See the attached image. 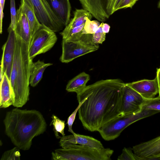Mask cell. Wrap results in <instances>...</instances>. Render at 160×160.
Instances as JSON below:
<instances>
[{
    "label": "cell",
    "mask_w": 160,
    "mask_h": 160,
    "mask_svg": "<svg viewBox=\"0 0 160 160\" xmlns=\"http://www.w3.org/2000/svg\"><path fill=\"white\" fill-rule=\"evenodd\" d=\"M146 100L153 98L159 93L157 77L153 79H143L126 83Z\"/></svg>",
    "instance_id": "obj_12"
},
{
    "label": "cell",
    "mask_w": 160,
    "mask_h": 160,
    "mask_svg": "<svg viewBox=\"0 0 160 160\" xmlns=\"http://www.w3.org/2000/svg\"><path fill=\"white\" fill-rule=\"evenodd\" d=\"M100 24L97 20L91 21L87 17L82 32L85 34H93L97 31Z\"/></svg>",
    "instance_id": "obj_23"
},
{
    "label": "cell",
    "mask_w": 160,
    "mask_h": 160,
    "mask_svg": "<svg viewBox=\"0 0 160 160\" xmlns=\"http://www.w3.org/2000/svg\"><path fill=\"white\" fill-rule=\"evenodd\" d=\"M118 160H140V159L133 152L132 148H124L122 153L118 156Z\"/></svg>",
    "instance_id": "obj_25"
},
{
    "label": "cell",
    "mask_w": 160,
    "mask_h": 160,
    "mask_svg": "<svg viewBox=\"0 0 160 160\" xmlns=\"http://www.w3.org/2000/svg\"><path fill=\"white\" fill-rule=\"evenodd\" d=\"M141 110L160 111V97L158 96L151 99L146 100L142 104Z\"/></svg>",
    "instance_id": "obj_22"
},
{
    "label": "cell",
    "mask_w": 160,
    "mask_h": 160,
    "mask_svg": "<svg viewBox=\"0 0 160 160\" xmlns=\"http://www.w3.org/2000/svg\"><path fill=\"white\" fill-rule=\"evenodd\" d=\"M160 112L158 111L142 110L123 115H120L110 120L98 130L105 140H114L119 136L128 126L142 119Z\"/></svg>",
    "instance_id": "obj_5"
},
{
    "label": "cell",
    "mask_w": 160,
    "mask_h": 160,
    "mask_svg": "<svg viewBox=\"0 0 160 160\" xmlns=\"http://www.w3.org/2000/svg\"><path fill=\"white\" fill-rule=\"evenodd\" d=\"M146 100L125 83L121 108V114H126L141 110L142 106Z\"/></svg>",
    "instance_id": "obj_10"
},
{
    "label": "cell",
    "mask_w": 160,
    "mask_h": 160,
    "mask_svg": "<svg viewBox=\"0 0 160 160\" xmlns=\"http://www.w3.org/2000/svg\"><path fill=\"white\" fill-rule=\"evenodd\" d=\"M53 11L64 26L70 21L71 6L69 0H48Z\"/></svg>",
    "instance_id": "obj_15"
},
{
    "label": "cell",
    "mask_w": 160,
    "mask_h": 160,
    "mask_svg": "<svg viewBox=\"0 0 160 160\" xmlns=\"http://www.w3.org/2000/svg\"><path fill=\"white\" fill-rule=\"evenodd\" d=\"M13 103L10 81L6 74L4 73L0 82V108H7L12 105Z\"/></svg>",
    "instance_id": "obj_16"
},
{
    "label": "cell",
    "mask_w": 160,
    "mask_h": 160,
    "mask_svg": "<svg viewBox=\"0 0 160 160\" xmlns=\"http://www.w3.org/2000/svg\"><path fill=\"white\" fill-rule=\"evenodd\" d=\"M8 35L7 40L2 47V53L0 67L10 79L14 59L17 41V36L14 31L8 27Z\"/></svg>",
    "instance_id": "obj_9"
},
{
    "label": "cell",
    "mask_w": 160,
    "mask_h": 160,
    "mask_svg": "<svg viewBox=\"0 0 160 160\" xmlns=\"http://www.w3.org/2000/svg\"><path fill=\"white\" fill-rule=\"evenodd\" d=\"M89 79V75L82 72L69 81L66 89L68 92H75L77 94L85 88Z\"/></svg>",
    "instance_id": "obj_19"
},
{
    "label": "cell",
    "mask_w": 160,
    "mask_h": 160,
    "mask_svg": "<svg viewBox=\"0 0 160 160\" xmlns=\"http://www.w3.org/2000/svg\"><path fill=\"white\" fill-rule=\"evenodd\" d=\"M59 143L61 147L68 144H77L97 148H104L100 141L93 138L75 133L72 135L62 136L61 138Z\"/></svg>",
    "instance_id": "obj_13"
},
{
    "label": "cell",
    "mask_w": 160,
    "mask_h": 160,
    "mask_svg": "<svg viewBox=\"0 0 160 160\" xmlns=\"http://www.w3.org/2000/svg\"><path fill=\"white\" fill-rule=\"evenodd\" d=\"M73 18L63 30H68L84 24L86 22L87 17L91 20L93 16L89 12L84 9H76L73 12Z\"/></svg>",
    "instance_id": "obj_20"
},
{
    "label": "cell",
    "mask_w": 160,
    "mask_h": 160,
    "mask_svg": "<svg viewBox=\"0 0 160 160\" xmlns=\"http://www.w3.org/2000/svg\"><path fill=\"white\" fill-rule=\"evenodd\" d=\"M3 122L5 134L15 146L24 151L30 149L33 138L43 134L47 126L38 111L18 108L7 112Z\"/></svg>",
    "instance_id": "obj_2"
},
{
    "label": "cell",
    "mask_w": 160,
    "mask_h": 160,
    "mask_svg": "<svg viewBox=\"0 0 160 160\" xmlns=\"http://www.w3.org/2000/svg\"><path fill=\"white\" fill-rule=\"evenodd\" d=\"M114 151L110 148H95L70 144L52 152L53 160H110Z\"/></svg>",
    "instance_id": "obj_4"
},
{
    "label": "cell",
    "mask_w": 160,
    "mask_h": 160,
    "mask_svg": "<svg viewBox=\"0 0 160 160\" xmlns=\"http://www.w3.org/2000/svg\"><path fill=\"white\" fill-rule=\"evenodd\" d=\"M121 0H117L113 8V13L116 11L117 8L118 7V6L120 2H121Z\"/></svg>",
    "instance_id": "obj_33"
},
{
    "label": "cell",
    "mask_w": 160,
    "mask_h": 160,
    "mask_svg": "<svg viewBox=\"0 0 160 160\" xmlns=\"http://www.w3.org/2000/svg\"><path fill=\"white\" fill-rule=\"evenodd\" d=\"M79 104L75 109L72 113L71 115L68 117V119L67 124L68 127V131L72 134L75 133L72 129V126L75 119L76 114L78 112V110L81 105L82 104L85 100L84 98H79L77 99Z\"/></svg>",
    "instance_id": "obj_26"
},
{
    "label": "cell",
    "mask_w": 160,
    "mask_h": 160,
    "mask_svg": "<svg viewBox=\"0 0 160 160\" xmlns=\"http://www.w3.org/2000/svg\"><path fill=\"white\" fill-rule=\"evenodd\" d=\"M32 6L39 22L55 32L64 27L55 14L48 0H28Z\"/></svg>",
    "instance_id": "obj_7"
},
{
    "label": "cell",
    "mask_w": 160,
    "mask_h": 160,
    "mask_svg": "<svg viewBox=\"0 0 160 160\" xmlns=\"http://www.w3.org/2000/svg\"><path fill=\"white\" fill-rule=\"evenodd\" d=\"M29 46L21 38L17 36L14 59L10 79L13 106L21 108L29 99L30 69L31 59Z\"/></svg>",
    "instance_id": "obj_3"
},
{
    "label": "cell",
    "mask_w": 160,
    "mask_h": 160,
    "mask_svg": "<svg viewBox=\"0 0 160 160\" xmlns=\"http://www.w3.org/2000/svg\"><path fill=\"white\" fill-rule=\"evenodd\" d=\"M157 78L159 88L158 97H160V67L157 69L156 76Z\"/></svg>",
    "instance_id": "obj_32"
},
{
    "label": "cell",
    "mask_w": 160,
    "mask_h": 160,
    "mask_svg": "<svg viewBox=\"0 0 160 160\" xmlns=\"http://www.w3.org/2000/svg\"><path fill=\"white\" fill-rule=\"evenodd\" d=\"M11 22L9 27L14 30L17 19V12L15 7V0H10Z\"/></svg>",
    "instance_id": "obj_28"
},
{
    "label": "cell",
    "mask_w": 160,
    "mask_h": 160,
    "mask_svg": "<svg viewBox=\"0 0 160 160\" xmlns=\"http://www.w3.org/2000/svg\"><path fill=\"white\" fill-rule=\"evenodd\" d=\"M57 40L54 32L41 24L31 39L28 48L30 59L33 60L37 55L44 53L50 50Z\"/></svg>",
    "instance_id": "obj_6"
},
{
    "label": "cell",
    "mask_w": 160,
    "mask_h": 160,
    "mask_svg": "<svg viewBox=\"0 0 160 160\" xmlns=\"http://www.w3.org/2000/svg\"><path fill=\"white\" fill-rule=\"evenodd\" d=\"M158 7L159 8H160V0H159L158 6Z\"/></svg>",
    "instance_id": "obj_34"
},
{
    "label": "cell",
    "mask_w": 160,
    "mask_h": 160,
    "mask_svg": "<svg viewBox=\"0 0 160 160\" xmlns=\"http://www.w3.org/2000/svg\"><path fill=\"white\" fill-rule=\"evenodd\" d=\"M52 121L50 124L52 125L53 127V130L55 135L58 139L60 138L61 137L59 135L60 133L62 136L65 135L64 130L65 126V121L60 119L54 114H52L51 116Z\"/></svg>",
    "instance_id": "obj_21"
},
{
    "label": "cell",
    "mask_w": 160,
    "mask_h": 160,
    "mask_svg": "<svg viewBox=\"0 0 160 160\" xmlns=\"http://www.w3.org/2000/svg\"><path fill=\"white\" fill-rule=\"evenodd\" d=\"M125 85L120 79L102 80L86 86L77 94V99H85L78 112L79 118L86 130L98 131L108 122L122 115Z\"/></svg>",
    "instance_id": "obj_1"
},
{
    "label": "cell",
    "mask_w": 160,
    "mask_h": 160,
    "mask_svg": "<svg viewBox=\"0 0 160 160\" xmlns=\"http://www.w3.org/2000/svg\"><path fill=\"white\" fill-rule=\"evenodd\" d=\"M5 0H0V33L2 34V19L3 16V10Z\"/></svg>",
    "instance_id": "obj_30"
},
{
    "label": "cell",
    "mask_w": 160,
    "mask_h": 160,
    "mask_svg": "<svg viewBox=\"0 0 160 160\" xmlns=\"http://www.w3.org/2000/svg\"><path fill=\"white\" fill-rule=\"evenodd\" d=\"M19 6L27 17L30 26L32 38L41 24L36 16L32 6L28 0H21Z\"/></svg>",
    "instance_id": "obj_18"
},
{
    "label": "cell",
    "mask_w": 160,
    "mask_h": 160,
    "mask_svg": "<svg viewBox=\"0 0 160 160\" xmlns=\"http://www.w3.org/2000/svg\"><path fill=\"white\" fill-rule=\"evenodd\" d=\"M138 0H121L116 11L122 9L132 8Z\"/></svg>",
    "instance_id": "obj_29"
},
{
    "label": "cell",
    "mask_w": 160,
    "mask_h": 160,
    "mask_svg": "<svg viewBox=\"0 0 160 160\" xmlns=\"http://www.w3.org/2000/svg\"><path fill=\"white\" fill-rule=\"evenodd\" d=\"M106 34L102 31L101 23L97 31L93 34V42L98 44H102L105 40Z\"/></svg>",
    "instance_id": "obj_27"
},
{
    "label": "cell",
    "mask_w": 160,
    "mask_h": 160,
    "mask_svg": "<svg viewBox=\"0 0 160 160\" xmlns=\"http://www.w3.org/2000/svg\"><path fill=\"white\" fill-rule=\"evenodd\" d=\"M102 29L103 32L105 33H108L109 31L110 27L107 23L102 22Z\"/></svg>",
    "instance_id": "obj_31"
},
{
    "label": "cell",
    "mask_w": 160,
    "mask_h": 160,
    "mask_svg": "<svg viewBox=\"0 0 160 160\" xmlns=\"http://www.w3.org/2000/svg\"><path fill=\"white\" fill-rule=\"evenodd\" d=\"M18 147L15 146L13 148L5 151L2 154L1 160H19L21 154Z\"/></svg>",
    "instance_id": "obj_24"
},
{
    "label": "cell",
    "mask_w": 160,
    "mask_h": 160,
    "mask_svg": "<svg viewBox=\"0 0 160 160\" xmlns=\"http://www.w3.org/2000/svg\"><path fill=\"white\" fill-rule=\"evenodd\" d=\"M17 12V17L14 32L16 36L24 40L29 47L31 37L28 21L25 14L20 6Z\"/></svg>",
    "instance_id": "obj_14"
},
{
    "label": "cell",
    "mask_w": 160,
    "mask_h": 160,
    "mask_svg": "<svg viewBox=\"0 0 160 160\" xmlns=\"http://www.w3.org/2000/svg\"><path fill=\"white\" fill-rule=\"evenodd\" d=\"M62 45V53L60 60L65 63L98 49L79 41H67L63 39Z\"/></svg>",
    "instance_id": "obj_8"
},
{
    "label": "cell",
    "mask_w": 160,
    "mask_h": 160,
    "mask_svg": "<svg viewBox=\"0 0 160 160\" xmlns=\"http://www.w3.org/2000/svg\"><path fill=\"white\" fill-rule=\"evenodd\" d=\"M52 65V63H45L40 60L35 62L32 61L30 69V85L32 87H35L41 80L45 69Z\"/></svg>",
    "instance_id": "obj_17"
},
{
    "label": "cell",
    "mask_w": 160,
    "mask_h": 160,
    "mask_svg": "<svg viewBox=\"0 0 160 160\" xmlns=\"http://www.w3.org/2000/svg\"><path fill=\"white\" fill-rule=\"evenodd\" d=\"M132 150L140 160L160 156V136L133 147Z\"/></svg>",
    "instance_id": "obj_11"
}]
</instances>
